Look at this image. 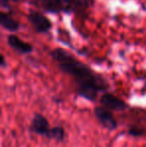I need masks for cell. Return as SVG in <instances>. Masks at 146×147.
<instances>
[{
	"mask_svg": "<svg viewBox=\"0 0 146 147\" xmlns=\"http://www.w3.org/2000/svg\"><path fill=\"white\" fill-rule=\"evenodd\" d=\"M64 128L62 126H55L51 128L48 134V139H54L58 142H62L64 140Z\"/></svg>",
	"mask_w": 146,
	"mask_h": 147,
	"instance_id": "30bf717a",
	"label": "cell"
},
{
	"mask_svg": "<svg viewBox=\"0 0 146 147\" xmlns=\"http://www.w3.org/2000/svg\"><path fill=\"white\" fill-rule=\"evenodd\" d=\"M100 104L111 111H125L128 108V105L125 101H123L116 95L108 92H105L101 95Z\"/></svg>",
	"mask_w": 146,
	"mask_h": 147,
	"instance_id": "3957f363",
	"label": "cell"
},
{
	"mask_svg": "<svg viewBox=\"0 0 146 147\" xmlns=\"http://www.w3.org/2000/svg\"><path fill=\"white\" fill-rule=\"evenodd\" d=\"M28 20L37 32L44 33L51 28V22L44 15L36 11H31L28 15Z\"/></svg>",
	"mask_w": 146,
	"mask_h": 147,
	"instance_id": "5b68a950",
	"label": "cell"
},
{
	"mask_svg": "<svg viewBox=\"0 0 146 147\" xmlns=\"http://www.w3.org/2000/svg\"><path fill=\"white\" fill-rule=\"evenodd\" d=\"M52 58L64 73L71 76L76 84L77 94L80 97L94 102L100 92L108 89V83L101 75L77 60L67 51L58 48L51 52Z\"/></svg>",
	"mask_w": 146,
	"mask_h": 147,
	"instance_id": "6da1fadb",
	"label": "cell"
},
{
	"mask_svg": "<svg viewBox=\"0 0 146 147\" xmlns=\"http://www.w3.org/2000/svg\"><path fill=\"white\" fill-rule=\"evenodd\" d=\"M0 23L5 29L9 31H16L19 27V24L16 20H14L11 16L5 13H0Z\"/></svg>",
	"mask_w": 146,
	"mask_h": 147,
	"instance_id": "9c48e42d",
	"label": "cell"
},
{
	"mask_svg": "<svg viewBox=\"0 0 146 147\" xmlns=\"http://www.w3.org/2000/svg\"><path fill=\"white\" fill-rule=\"evenodd\" d=\"M18 0H1L2 3H8V2H16Z\"/></svg>",
	"mask_w": 146,
	"mask_h": 147,
	"instance_id": "8fae6325",
	"label": "cell"
},
{
	"mask_svg": "<svg viewBox=\"0 0 146 147\" xmlns=\"http://www.w3.org/2000/svg\"><path fill=\"white\" fill-rule=\"evenodd\" d=\"M51 128L49 127V122L46 117L42 114H34L32 118L31 124H30V131L32 133H35L37 135L48 137V134L50 132Z\"/></svg>",
	"mask_w": 146,
	"mask_h": 147,
	"instance_id": "277c9868",
	"label": "cell"
},
{
	"mask_svg": "<svg viewBox=\"0 0 146 147\" xmlns=\"http://www.w3.org/2000/svg\"><path fill=\"white\" fill-rule=\"evenodd\" d=\"M63 5V11L80 13L87 9L89 2L88 0H61Z\"/></svg>",
	"mask_w": 146,
	"mask_h": 147,
	"instance_id": "52a82bcc",
	"label": "cell"
},
{
	"mask_svg": "<svg viewBox=\"0 0 146 147\" xmlns=\"http://www.w3.org/2000/svg\"><path fill=\"white\" fill-rule=\"evenodd\" d=\"M1 66H5V60H4V56H1Z\"/></svg>",
	"mask_w": 146,
	"mask_h": 147,
	"instance_id": "7c38bea8",
	"label": "cell"
},
{
	"mask_svg": "<svg viewBox=\"0 0 146 147\" xmlns=\"http://www.w3.org/2000/svg\"><path fill=\"white\" fill-rule=\"evenodd\" d=\"M33 3L38 8L50 13H58L63 11L61 0H33Z\"/></svg>",
	"mask_w": 146,
	"mask_h": 147,
	"instance_id": "8992f818",
	"label": "cell"
},
{
	"mask_svg": "<svg viewBox=\"0 0 146 147\" xmlns=\"http://www.w3.org/2000/svg\"><path fill=\"white\" fill-rule=\"evenodd\" d=\"M94 115H95L96 119L99 121V123L106 128L109 131H113L118 127V123H117L115 117L113 116L111 110L104 106H97L94 109Z\"/></svg>",
	"mask_w": 146,
	"mask_h": 147,
	"instance_id": "7a4b0ae2",
	"label": "cell"
},
{
	"mask_svg": "<svg viewBox=\"0 0 146 147\" xmlns=\"http://www.w3.org/2000/svg\"><path fill=\"white\" fill-rule=\"evenodd\" d=\"M8 44L10 47L14 49V50L18 51L20 53H30L32 51V46L28 43L22 41L19 37L15 36V35H10L7 39Z\"/></svg>",
	"mask_w": 146,
	"mask_h": 147,
	"instance_id": "ba28073f",
	"label": "cell"
}]
</instances>
